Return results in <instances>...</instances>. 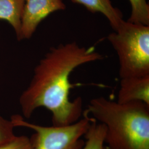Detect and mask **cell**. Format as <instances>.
I'll list each match as a JSON object with an SVG mask.
<instances>
[{"mask_svg": "<svg viewBox=\"0 0 149 149\" xmlns=\"http://www.w3.org/2000/svg\"><path fill=\"white\" fill-rule=\"evenodd\" d=\"M15 126L12 120H8L0 116V145L5 144L15 137Z\"/></svg>", "mask_w": 149, "mask_h": 149, "instance_id": "obj_11", "label": "cell"}, {"mask_svg": "<svg viewBox=\"0 0 149 149\" xmlns=\"http://www.w3.org/2000/svg\"><path fill=\"white\" fill-rule=\"evenodd\" d=\"M84 6L90 12L101 13L106 17L113 30L116 31L124 22L122 12L112 5L111 0H71Z\"/></svg>", "mask_w": 149, "mask_h": 149, "instance_id": "obj_7", "label": "cell"}, {"mask_svg": "<svg viewBox=\"0 0 149 149\" xmlns=\"http://www.w3.org/2000/svg\"><path fill=\"white\" fill-rule=\"evenodd\" d=\"M107 39L117 54L120 79L149 75V26L124 21Z\"/></svg>", "mask_w": 149, "mask_h": 149, "instance_id": "obj_3", "label": "cell"}, {"mask_svg": "<svg viewBox=\"0 0 149 149\" xmlns=\"http://www.w3.org/2000/svg\"><path fill=\"white\" fill-rule=\"evenodd\" d=\"M0 149H33L31 138L26 136H15L9 142L0 145Z\"/></svg>", "mask_w": 149, "mask_h": 149, "instance_id": "obj_12", "label": "cell"}, {"mask_svg": "<svg viewBox=\"0 0 149 149\" xmlns=\"http://www.w3.org/2000/svg\"><path fill=\"white\" fill-rule=\"evenodd\" d=\"M86 111L105 126L107 149H149V105L100 97L91 100Z\"/></svg>", "mask_w": 149, "mask_h": 149, "instance_id": "obj_2", "label": "cell"}, {"mask_svg": "<svg viewBox=\"0 0 149 149\" xmlns=\"http://www.w3.org/2000/svg\"><path fill=\"white\" fill-rule=\"evenodd\" d=\"M11 120L15 127L32 129L35 133L31 138L33 149H81L84 137L92 118L86 111L76 122L65 126L45 127L26 121L19 115H14Z\"/></svg>", "mask_w": 149, "mask_h": 149, "instance_id": "obj_4", "label": "cell"}, {"mask_svg": "<svg viewBox=\"0 0 149 149\" xmlns=\"http://www.w3.org/2000/svg\"><path fill=\"white\" fill-rule=\"evenodd\" d=\"M142 102L149 105V75L120 79L118 103Z\"/></svg>", "mask_w": 149, "mask_h": 149, "instance_id": "obj_6", "label": "cell"}, {"mask_svg": "<svg viewBox=\"0 0 149 149\" xmlns=\"http://www.w3.org/2000/svg\"><path fill=\"white\" fill-rule=\"evenodd\" d=\"M24 3L25 0H0V21H7L11 24L18 40Z\"/></svg>", "mask_w": 149, "mask_h": 149, "instance_id": "obj_8", "label": "cell"}, {"mask_svg": "<svg viewBox=\"0 0 149 149\" xmlns=\"http://www.w3.org/2000/svg\"><path fill=\"white\" fill-rule=\"evenodd\" d=\"M66 8L63 0H25L19 40L31 38L44 19L51 13L64 11Z\"/></svg>", "mask_w": 149, "mask_h": 149, "instance_id": "obj_5", "label": "cell"}, {"mask_svg": "<svg viewBox=\"0 0 149 149\" xmlns=\"http://www.w3.org/2000/svg\"><path fill=\"white\" fill-rule=\"evenodd\" d=\"M105 126L92 118L90 125L84 135L85 143L81 149H108L105 143Z\"/></svg>", "mask_w": 149, "mask_h": 149, "instance_id": "obj_9", "label": "cell"}, {"mask_svg": "<svg viewBox=\"0 0 149 149\" xmlns=\"http://www.w3.org/2000/svg\"><path fill=\"white\" fill-rule=\"evenodd\" d=\"M132 12L128 21L149 26V5L146 0H129Z\"/></svg>", "mask_w": 149, "mask_h": 149, "instance_id": "obj_10", "label": "cell"}, {"mask_svg": "<svg viewBox=\"0 0 149 149\" xmlns=\"http://www.w3.org/2000/svg\"><path fill=\"white\" fill-rule=\"evenodd\" d=\"M103 58L94 47H81L75 42L51 48L34 69L29 85L20 97L23 116L29 118L37 109L44 107L52 113L53 125L78 121L83 114V101L81 97L70 100L74 87L70 74L80 66Z\"/></svg>", "mask_w": 149, "mask_h": 149, "instance_id": "obj_1", "label": "cell"}]
</instances>
